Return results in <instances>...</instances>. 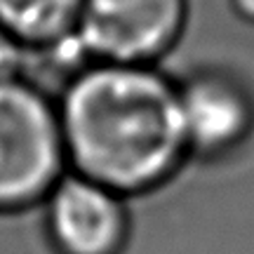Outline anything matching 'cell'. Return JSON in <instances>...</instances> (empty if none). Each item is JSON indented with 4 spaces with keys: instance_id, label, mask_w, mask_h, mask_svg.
I'll use <instances>...</instances> for the list:
<instances>
[{
    "instance_id": "6da1fadb",
    "label": "cell",
    "mask_w": 254,
    "mask_h": 254,
    "mask_svg": "<svg viewBox=\"0 0 254 254\" xmlns=\"http://www.w3.org/2000/svg\"><path fill=\"white\" fill-rule=\"evenodd\" d=\"M57 109L68 170L125 198L165 184L190 158L179 85L160 66L92 62Z\"/></svg>"
},
{
    "instance_id": "7a4b0ae2",
    "label": "cell",
    "mask_w": 254,
    "mask_h": 254,
    "mask_svg": "<svg viewBox=\"0 0 254 254\" xmlns=\"http://www.w3.org/2000/svg\"><path fill=\"white\" fill-rule=\"evenodd\" d=\"M68 172L57 99L28 80L0 82V212L43 205Z\"/></svg>"
},
{
    "instance_id": "3957f363",
    "label": "cell",
    "mask_w": 254,
    "mask_h": 254,
    "mask_svg": "<svg viewBox=\"0 0 254 254\" xmlns=\"http://www.w3.org/2000/svg\"><path fill=\"white\" fill-rule=\"evenodd\" d=\"M186 24L189 0H85L78 40L92 62L158 66Z\"/></svg>"
},
{
    "instance_id": "277c9868",
    "label": "cell",
    "mask_w": 254,
    "mask_h": 254,
    "mask_svg": "<svg viewBox=\"0 0 254 254\" xmlns=\"http://www.w3.org/2000/svg\"><path fill=\"white\" fill-rule=\"evenodd\" d=\"M184 136L193 158H224L254 134V87L224 66H200L177 78Z\"/></svg>"
},
{
    "instance_id": "5b68a950",
    "label": "cell",
    "mask_w": 254,
    "mask_h": 254,
    "mask_svg": "<svg viewBox=\"0 0 254 254\" xmlns=\"http://www.w3.org/2000/svg\"><path fill=\"white\" fill-rule=\"evenodd\" d=\"M40 209L59 254H120L129 238L125 195L73 170L47 193Z\"/></svg>"
},
{
    "instance_id": "8992f818",
    "label": "cell",
    "mask_w": 254,
    "mask_h": 254,
    "mask_svg": "<svg viewBox=\"0 0 254 254\" xmlns=\"http://www.w3.org/2000/svg\"><path fill=\"white\" fill-rule=\"evenodd\" d=\"M85 0H0V28L26 47H45L78 33Z\"/></svg>"
},
{
    "instance_id": "52a82bcc",
    "label": "cell",
    "mask_w": 254,
    "mask_h": 254,
    "mask_svg": "<svg viewBox=\"0 0 254 254\" xmlns=\"http://www.w3.org/2000/svg\"><path fill=\"white\" fill-rule=\"evenodd\" d=\"M28 47L0 28V82L26 80Z\"/></svg>"
},
{
    "instance_id": "ba28073f",
    "label": "cell",
    "mask_w": 254,
    "mask_h": 254,
    "mask_svg": "<svg viewBox=\"0 0 254 254\" xmlns=\"http://www.w3.org/2000/svg\"><path fill=\"white\" fill-rule=\"evenodd\" d=\"M228 5H231V12L240 21L254 26V0H228Z\"/></svg>"
}]
</instances>
